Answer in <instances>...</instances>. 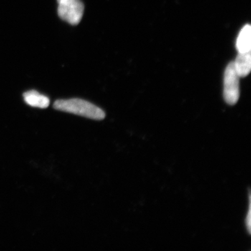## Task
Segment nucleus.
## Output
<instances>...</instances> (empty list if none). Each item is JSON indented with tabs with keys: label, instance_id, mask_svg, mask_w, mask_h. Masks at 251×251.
<instances>
[{
	"label": "nucleus",
	"instance_id": "f257e3e1",
	"mask_svg": "<svg viewBox=\"0 0 251 251\" xmlns=\"http://www.w3.org/2000/svg\"><path fill=\"white\" fill-rule=\"evenodd\" d=\"M54 109L94 120H103L105 117L103 110L94 104L80 99H61L54 103Z\"/></svg>",
	"mask_w": 251,
	"mask_h": 251
},
{
	"label": "nucleus",
	"instance_id": "7ed1b4c3",
	"mask_svg": "<svg viewBox=\"0 0 251 251\" xmlns=\"http://www.w3.org/2000/svg\"><path fill=\"white\" fill-rule=\"evenodd\" d=\"M84 10L85 6L80 0H64L58 3L57 13L63 21L76 25L82 19Z\"/></svg>",
	"mask_w": 251,
	"mask_h": 251
},
{
	"label": "nucleus",
	"instance_id": "6e6552de",
	"mask_svg": "<svg viewBox=\"0 0 251 251\" xmlns=\"http://www.w3.org/2000/svg\"><path fill=\"white\" fill-rule=\"evenodd\" d=\"M64 1V0H57V2H60V1Z\"/></svg>",
	"mask_w": 251,
	"mask_h": 251
},
{
	"label": "nucleus",
	"instance_id": "423d86ee",
	"mask_svg": "<svg viewBox=\"0 0 251 251\" xmlns=\"http://www.w3.org/2000/svg\"><path fill=\"white\" fill-rule=\"evenodd\" d=\"M236 47L239 53L251 52V27L250 25H246L239 32L236 43Z\"/></svg>",
	"mask_w": 251,
	"mask_h": 251
},
{
	"label": "nucleus",
	"instance_id": "f03ea898",
	"mask_svg": "<svg viewBox=\"0 0 251 251\" xmlns=\"http://www.w3.org/2000/svg\"><path fill=\"white\" fill-rule=\"evenodd\" d=\"M239 78L233 62L229 63L225 71L224 88V99L228 105H235L239 100Z\"/></svg>",
	"mask_w": 251,
	"mask_h": 251
},
{
	"label": "nucleus",
	"instance_id": "20e7f679",
	"mask_svg": "<svg viewBox=\"0 0 251 251\" xmlns=\"http://www.w3.org/2000/svg\"><path fill=\"white\" fill-rule=\"evenodd\" d=\"M233 63L234 69L239 77L247 76L251 70V52L238 54L237 58Z\"/></svg>",
	"mask_w": 251,
	"mask_h": 251
},
{
	"label": "nucleus",
	"instance_id": "39448f33",
	"mask_svg": "<svg viewBox=\"0 0 251 251\" xmlns=\"http://www.w3.org/2000/svg\"><path fill=\"white\" fill-rule=\"evenodd\" d=\"M25 101L31 107L46 108L49 106L50 99L35 90H31L23 94Z\"/></svg>",
	"mask_w": 251,
	"mask_h": 251
},
{
	"label": "nucleus",
	"instance_id": "0eeeda50",
	"mask_svg": "<svg viewBox=\"0 0 251 251\" xmlns=\"http://www.w3.org/2000/svg\"><path fill=\"white\" fill-rule=\"evenodd\" d=\"M246 226L247 227V230L249 234H251V196H249V212L246 218Z\"/></svg>",
	"mask_w": 251,
	"mask_h": 251
}]
</instances>
